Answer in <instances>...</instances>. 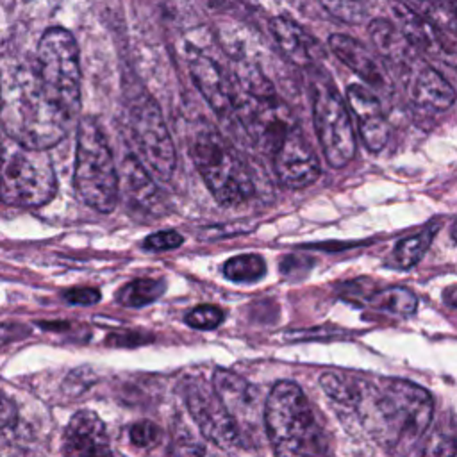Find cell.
<instances>
[{"instance_id":"obj_1","label":"cell","mask_w":457,"mask_h":457,"mask_svg":"<svg viewBox=\"0 0 457 457\" xmlns=\"http://www.w3.org/2000/svg\"><path fill=\"white\" fill-rule=\"evenodd\" d=\"M0 120L11 139L48 150L64 137L71 116L52 98L37 71L11 64L0 70Z\"/></svg>"},{"instance_id":"obj_2","label":"cell","mask_w":457,"mask_h":457,"mask_svg":"<svg viewBox=\"0 0 457 457\" xmlns=\"http://www.w3.org/2000/svg\"><path fill=\"white\" fill-rule=\"evenodd\" d=\"M370 395L375 436L393 455H407L430 423L434 411L430 393L403 378H386L375 384Z\"/></svg>"},{"instance_id":"obj_3","label":"cell","mask_w":457,"mask_h":457,"mask_svg":"<svg viewBox=\"0 0 457 457\" xmlns=\"http://www.w3.org/2000/svg\"><path fill=\"white\" fill-rule=\"evenodd\" d=\"M264 427L277 457H328L314 409L291 380L277 382L264 403Z\"/></svg>"},{"instance_id":"obj_4","label":"cell","mask_w":457,"mask_h":457,"mask_svg":"<svg viewBox=\"0 0 457 457\" xmlns=\"http://www.w3.org/2000/svg\"><path fill=\"white\" fill-rule=\"evenodd\" d=\"M73 186L80 200L98 212H111L120 193V175L109 143L96 123L86 116L77 129Z\"/></svg>"},{"instance_id":"obj_5","label":"cell","mask_w":457,"mask_h":457,"mask_svg":"<svg viewBox=\"0 0 457 457\" xmlns=\"http://www.w3.org/2000/svg\"><path fill=\"white\" fill-rule=\"evenodd\" d=\"M55 191L57 179L48 152L5 136L0 150V200L14 207H41Z\"/></svg>"},{"instance_id":"obj_6","label":"cell","mask_w":457,"mask_h":457,"mask_svg":"<svg viewBox=\"0 0 457 457\" xmlns=\"http://www.w3.org/2000/svg\"><path fill=\"white\" fill-rule=\"evenodd\" d=\"M191 155L198 173L221 205H237L252 196L253 184L243 161L211 127L195 132Z\"/></svg>"},{"instance_id":"obj_7","label":"cell","mask_w":457,"mask_h":457,"mask_svg":"<svg viewBox=\"0 0 457 457\" xmlns=\"http://www.w3.org/2000/svg\"><path fill=\"white\" fill-rule=\"evenodd\" d=\"M37 77L52 98L73 118L80 104L79 48L62 27L48 29L37 45Z\"/></svg>"},{"instance_id":"obj_8","label":"cell","mask_w":457,"mask_h":457,"mask_svg":"<svg viewBox=\"0 0 457 457\" xmlns=\"http://www.w3.org/2000/svg\"><path fill=\"white\" fill-rule=\"evenodd\" d=\"M312 118L318 141L332 168H343L355 155V134L346 105L337 91L316 84L312 91Z\"/></svg>"},{"instance_id":"obj_9","label":"cell","mask_w":457,"mask_h":457,"mask_svg":"<svg viewBox=\"0 0 457 457\" xmlns=\"http://www.w3.org/2000/svg\"><path fill=\"white\" fill-rule=\"evenodd\" d=\"M132 132L146 166L161 179H170L175 170V146L162 112L154 98L141 96L130 111Z\"/></svg>"},{"instance_id":"obj_10","label":"cell","mask_w":457,"mask_h":457,"mask_svg":"<svg viewBox=\"0 0 457 457\" xmlns=\"http://www.w3.org/2000/svg\"><path fill=\"white\" fill-rule=\"evenodd\" d=\"M186 405L202 434L218 446H241L243 436L239 425L223 405L214 386L202 378H193L184 386Z\"/></svg>"},{"instance_id":"obj_11","label":"cell","mask_w":457,"mask_h":457,"mask_svg":"<svg viewBox=\"0 0 457 457\" xmlns=\"http://www.w3.org/2000/svg\"><path fill=\"white\" fill-rule=\"evenodd\" d=\"M273 162L278 180L291 189L307 187L320 177L318 159L302 132L295 127L278 143L273 152Z\"/></svg>"},{"instance_id":"obj_12","label":"cell","mask_w":457,"mask_h":457,"mask_svg":"<svg viewBox=\"0 0 457 457\" xmlns=\"http://www.w3.org/2000/svg\"><path fill=\"white\" fill-rule=\"evenodd\" d=\"M62 457H114L102 418L87 409L77 411L62 434Z\"/></svg>"},{"instance_id":"obj_13","label":"cell","mask_w":457,"mask_h":457,"mask_svg":"<svg viewBox=\"0 0 457 457\" xmlns=\"http://www.w3.org/2000/svg\"><path fill=\"white\" fill-rule=\"evenodd\" d=\"M189 71L195 86L211 105V109L223 120H228L236 112V102L228 80L223 77L218 64L196 48L187 52Z\"/></svg>"},{"instance_id":"obj_14","label":"cell","mask_w":457,"mask_h":457,"mask_svg":"<svg viewBox=\"0 0 457 457\" xmlns=\"http://www.w3.org/2000/svg\"><path fill=\"white\" fill-rule=\"evenodd\" d=\"M402 73L414 105L425 111L439 112L446 111L453 104L455 91L450 82L421 57Z\"/></svg>"},{"instance_id":"obj_15","label":"cell","mask_w":457,"mask_h":457,"mask_svg":"<svg viewBox=\"0 0 457 457\" xmlns=\"http://www.w3.org/2000/svg\"><path fill=\"white\" fill-rule=\"evenodd\" d=\"M346 100L357 118L361 139L370 152H380L389 137V125L382 112L378 98L359 84L346 87Z\"/></svg>"},{"instance_id":"obj_16","label":"cell","mask_w":457,"mask_h":457,"mask_svg":"<svg viewBox=\"0 0 457 457\" xmlns=\"http://www.w3.org/2000/svg\"><path fill=\"white\" fill-rule=\"evenodd\" d=\"M328 46L339 61H343L353 73H357L373 89H378V91L391 89V80L387 79L386 70L362 43H359L357 39L346 34H332L328 37Z\"/></svg>"},{"instance_id":"obj_17","label":"cell","mask_w":457,"mask_h":457,"mask_svg":"<svg viewBox=\"0 0 457 457\" xmlns=\"http://www.w3.org/2000/svg\"><path fill=\"white\" fill-rule=\"evenodd\" d=\"M391 9L400 25V32L414 46L416 52H427L432 55L445 52L441 32L423 16L412 11L403 0H393Z\"/></svg>"},{"instance_id":"obj_18","label":"cell","mask_w":457,"mask_h":457,"mask_svg":"<svg viewBox=\"0 0 457 457\" xmlns=\"http://www.w3.org/2000/svg\"><path fill=\"white\" fill-rule=\"evenodd\" d=\"M121 187L129 202L143 211L155 212L161 204V191L157 189L155 182L146 175V170L136 157H127L121 166Z\"/></svg>"},{"instance_id":"obj_19","label":"cell","mask_w":457,"mask_h":457,"mask_svg":"<svg viewBox=\"0 0 457 457\" xmlns=\"http://www.w3.org/2000/svg\"><path fill=\"white\" fill-rule=\"evenodd\" d=\"M368 30L377 50L402 71H405L411 64H414L420 59L414 46L389 21L377 18L370 23Z\"/></svg>"},{"instance_id":"obj_20","label":"cell","mask_w":457,"mask_h":457,"mask_svg":"<svg viewBox=\"0 0 457 457\" xmlns=\"http://www.w3.org/2000/svg\"><path fill=\"white\" fill-rule=\"evenodd\" d=\"M273 39L280 46L282 54L298 66H307L311 62V45L305 32L289 18L277 16L270 23Z\"/></svg>"},{"instance_id":"obj_21","label":"cell","mask_w":457,"mask_h":457,"mask_svg":"<svg viewBox=\"0 0 457 457\" xmlns=\"http://www.w3.org/2000/svg\"><path fill=\"white\" fill-rule=\"evenodd\" d=\"M439 32L457 34V0H403Z\"/></svg>"},{"instance_id":"obj_22","label":"cell","mask_w":457,"mask_h":457,"mask_svg":"<svg viewBox=\"0 0 457 457\" xmlns=\"http://www.w3.org/2000/svg\"><path fill=\"white\" fill-rule=\"evenodd\" d=\"M164 289L166 282L161 278H134L116 293V300L127 307H145L155 302Z\"/></svg>"},{"instance_id":"obj_23","label":"cell","mask_w":457,"mask_h":457,"mask_svg":"<svg viewBox=\"0 0 457 457\" xmlns=\"http://www.w3.org/2000/svg\"><path fill=\"white\" fill-rule=\"evenodd\" d=\"M432 237H434V230H423L420 234L400 239L391 255L393 264L400 270H409L416 266L425 255V252L428 250Z\"/></svg>"},{"instance_id":"obj_24","label":"cell","mask_w":457,"mask_h":457,"mask_svg":"<svg viewBox=\"0 0 457 457\" xmlns=\"http://www.w3.org/2000/svg\"><path fill=\"white\" fill-rule=\"evenodd\" d=\"M266 273V264L261 255L257 253H241L230 257L223 264V275L239 284H250L262 278Z\"/></svg>"},{"instance_id":"obj_25","label":"cell","mask_w":457,"mask_h":457,"mask_svg":"<svg viewBox=\"0 0 457 457\" xmlns=\"http://www.w3.org/2000/svg\"><path fill=\"white\" fill-rule=\"evenodd\" d=\"M370 303L380 311L393 312L398 316H409L416 311L418 300L407 287H387L370 298Z\"/></svg>"},{"instance_id":"obj_26","label":"cell","mask_w":457,"mask_h":457,"mask_svg":"<svg viewBox=\"0 0 457 457\" xmlns=\"http://www.w3.org/2000/svg\"><path fill=\"white\" fill-rule=\"evenodd\" d=\"M457 450V437L448 430L437 427L434 428L423 446L418 452V457H453Z\"/></svg>"},{"instance_id":"obj_27","label":"cell","mask_w":457,"mask_h":457,"mask_svg":"<svg viewBox=\"0 0 457 457\" xmlns=\"http://www.w3.org/2000/svg\"><path fill=\"white\" fill-rule=\"evenodd\" d=\"M320 4L336 20L345 21V23H359L366 16L362 0H320Z\"/></svg>"},{"instance_id":"obj_28","label":"cell","mask_w":457,"mask_h":457,"mask_svg":"<svg viewBox=\"0 0 457 457\" xmlns=\"http://www.w3.org/2000/svg\"><path fill=\"white\" fill-rule=\"evenodd\" d=\"M225 314L216 305H198L186 314V323L198 330H212L221 325Z\"/></svg>"},{"instance_id":"obj_29","label":"cell","mask_w":457,"mask_h":457,"mask_svg":"<svg viewBox=\"0 0 457 457\" xmlns=\"http://www.w3.org/2000/svg\"><path fill=\"white\" fill-rule=\"evenodd\" d=\"M129 437L130 441L136 445V446H141V448H152V446H157L162 439V432L161 428L154 423V421H148V420H143V421H137L130 427L129 430Z\"/></svg>"},{"instance_id":"obj_30","label":"cell","mask_w":457,"mask_h":457,"mask_svg":"<svg viewBox=\"0 0 457 457\" xmlns=\"http://www.w3.org/2000/svg\"><path fill=\"white\" fill-rule=\"evenodd\" d=\"M182 243H184V237L177 230H159L146 236L143 241V246L152 252H164V250L179 248Z\"/></svg>"},{"instance_id":"obj_31","label":"cell","mask_w":457,"mask_h":457,"mask_svg":"<svg viewBox=\"0 0 457 457\" xmlns=\"http://www.w3.org/2000/svg\"><path fill=\"white\" fill-rule=\"evenodd\" d=\"M18 423V409L11 398L0 391V439L14 430Z\"/></svg>"},{"instance_id":"obj_32","label":"cell","mask_w":457,"mask_h":457,"mask_svg":"<svg viewBox=\"0 0 457 457\" xmlns=\"http://www.w3.org/2000/svg\"><path fill=\"white\" fill-rule=\"evenodd\" d=\"M62 298L71 305H93L100 300L96 287H71L62 293Z\"/></svg>"},{"instance_id":"obj_33","label":"cell","mask_w":457,"mask_h":457,"mask_svg":"<svg viewBox=\"0 0 457 457\" xmlns=\"http://www.w3.org/2000/svg\"><path fill=\"white\" fill-rule=\"evenodd\" d=\"M154 337L145 332H129V334H111L105 337V345L109 346H137L152 341Z\"/></svg>"},{"instance_id":"obj_34","label":"cell","mask_w":457,"mask_h":457,"mask_svg":"<svg viewBox=\"0 0 457 457\" xmlns=\"http://www.w3.org/2000/svg\"><path fill=\"white\" fill-rule=\"evenodd\" d=\"M30 336V328L21 323H0V348Z\"/></svg>"},{"instance_id":"obj_35","label":"cell","mask_w":457,"mask_h":457,"mask_svg":"<svg viewBox=\"0 0 457 457\" xmlns=\"http://www.w3.org/2000/svg\"><path fill=\"white\" fill-rule=\"evenodd\" d=\"M452 237L457 241V220H455L453 225H452Z\"/></svg>"},{"instance_id":"obj_36","label":"cell","mask_w":457,"mask_h":457,"mask_svg":"<svg viewBox=\"0 0 457 457\" xmlns=\"http://www.w3.org/2000/svg\"><path fill=\"white\" fill-rule=\"evenodd\" d=\"M453 457H457V450H455V455Z\"/></svg>"}]
</instances>
